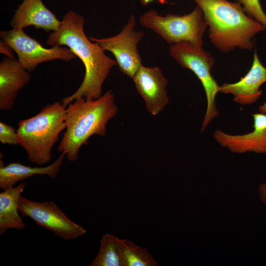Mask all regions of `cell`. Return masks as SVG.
I'll list each match as a JSON object with an SVG mask.
<instances>
[{"label": "cell", "mask_w": 266, "mask_h": 266, "mask_svg": "<svg viewBox=\"0 0 266 266\" xmlns=\"http://www.w3.org/2000/svg\"><path fill=\"white\" fill-rule=\"evenodd\" d=\"M84 23L83 16L69 10L63 16L59 28L49 34L46 41L52 47L67 46L85 66V75L80 87L62 100L65 106L81 97L87 100L100 97L103 82L111 68L117 65L116 60L107 56L98 43L88 38L84 31Z\"/></svg>", "instance_id": "cell-1"}, {"label": "cell", "mask_w": 266, "mask_h": 266, "mask_svg": "<svg viewBox=\"0 0 266 266\" xmlns=\"http://www.w3.org/2000/svg\"><path fill=\"white\" fill-rule=\"evenodd\" d=\"M201 9L211 42L224 53L236 48L250 51L252 38L264 27L249 17L238 2L227 0H193Z\"/></svg>", "instance_id": "cell-2"}, {"label": "cell", "mask_w": 266, "mask_h": 266, "mask_svg": "<svg viewBox=\"0 0 266 266\" xmlns=\"http://www.w3.org/2000/svg\"><path fill=\"white\" fill-rule=\"evenodd\" d=\"M118 111L112 90L96 99L81 97L74 100L66 108V131L58 151L66 154L69 161H76L80 147L87 144L92 135L105 136L106 125Z\"/></svg>", "instance_id": "cell-3"}, {"label": "cell", "mask_w": 266, "mask_h": 266, "mask_svg": "<svg viewBox=\"0 0 266 266\" xmlns=\"http://www.w3.org/2000/svg\"><path fill=\"white\" fill-rule=\"evenodd\" d=\"M66 106L55 101L43 107L36 115L20 120L17 130L18 144L33 163L42 165L51 160V150L66 129Z\"/></svg>", "instance_id": "cell-4"}, {"label": "cell", "mask_w": 266, "mask_h": 266, "mask_svg": "<svg viewBox=\"0 0 266 266\" xmlns=\"http://www.w3.org/2000/svg\"><path fill=\"white\" fill-rule=\"evenodd\" d=\"M139 21L142 26L152 30L171 45L188 42L202 46L207 27L198 5L190 13L182 16L167 14L164 16L150 9L140 16Z\"/></svg>", "instance_id": "cell-5"}, {"label": "cell", "mask_w": 266, "mask_h": 266, "mask_svg": "<svg viewBox=\"0 0 266 266\" xmlns=\"http://www.w3.org/2000/svg\"><path fill=\"white\" fill-rule=\"evenodd\" d=\"M170 56L184 68L191 70L200 81L207 101L206 109L202 122L201 132L219 114L216 107V97L220 92V86L212 76L211 71L214 65L211 54L202 46L188 42L171 44L168 49Z\"/></svg>", "instance_id": "cell-6"}, {"label": "cell", "mask_w": 266, "mask_h": 266, "mask_svg": "<svg viewBox=\"0 0 266 266\" xmlns=\"http://www.w3.org/2000/svg\"><path fill=\"white\" fill-rule=\"evenodd\" d=\"M0 36L2 41L16 53L19 63L28 71L34 70L42 63L55 60L69 62L76 57L69 48L59 46L44 47L38 41L27 35L23 29L1 31Z\"/></svg>", "instance_id": "cell-7"}, {"label": "cell", "mask_w": 266, "mask_h": 266, "mask_svg": "<svg viewBox=\"0 0 266 266\" xmlns=\"http://www.w3.org/2000/svg\"><path fill=\"white\" fill-rule=\"evenodd\" d=\"M135 17L131 15L122 31L116 35L101 38L90 37L104 50L110 52L115 57L119 70L133 78L142 65L137 45L144 35L141 31H134Z\"/></svg>", "instance_id": "cell-8"}, {"label": "cell", "mask_w": 266, "mask_h": 266, "mask_svg": "<svg viewBox=\"0 0 266 266\" xmlns=\"http://www.w3.org/2000/svg\"><path fill=\"white\" fill-rule=\"evenodd\" d=\"M18 207L22 217L31 218L65 240L77 238L86 233L85 229L70 220L52 201L36 202L21 196Z\"/></svg>", "instance_id": "cell-9"}, {"label": "cell", "mask_w": 266, "mask_h": 266, "mask_svg": "<svg viewBox=\"0 0 266 266\" xmlns=\"http://www.w3.org/2000/svg\"><path fill=\"white\" fill-rule=\"evenodd\" d=\"M132 79L148 111L155 116L163 111L169 100L166 89L168 80L161 68L142 65Z\"/></svg>", "instance_id": "cell-10"}, {"label": "cell", "mask_w": 266, "mask_h": 266, "mask_svg": "<svg viewBox=\"0 0 266 266\" xmlns=\"http://www.w3.org/2000/svg\"><path fill=\"white\" fill-rule=\"evenodd\" d=\"M254 129L244 134H230L219 129L213 133L215 140L222 147L234 153H266V115H253Z\"/></svg>", "instance_id": "cell-11"}, {"label": "cell", "mask_w": 266, "mask_h": 266, "mask_svg": "<svg viewBox=\"0 0 266 266\" xmlns=\"http://www.w3.org/2000/svg\"><path fill=\"white\" fill-rule=\"evenodd\" d=\"M266 82V67L260 61L255 51L252 65L248 72L237 82L225 83L220 86V92L231 94L235 102L241 104H251L256 102L261 96L260 87Z\"/></svg>", "instance_id": "cell-12"}, {"label": "cell", "mask_w": 266, "mask_h": 266, "mask_svg": "<svg viewBox=\"0 0 266 266\" xmlns=\"http://www.w3.org/2000/svg\"><path fill=\"white\" fill-rule=\"evenodd\" d=\"M14 58L6 57L0 63V109L10 110L19 91L30 81L31 75Z\"/></svg>", "instance_id": "cell-13"}, {"label": "cell", "mask_w": 266, "mask_h": 266, "mask_svg": "<svg viewBox=\"0 0 266 266\" xmlns=\"http://www.w3.org/2000/svg\"><path fill=\"white\" fill-rule=\"evenodd\" d=\"M61 22L42 0H23L15 11L10 25L13 29L33 26L48 33L57 30Z\"/></svg>", "instance_id": "cell-14"}, {"label": "cell", "mask_w": 266, "mask_h": 266, "mask_svg": "<svg viewBox=\"0 0 266 266\" xmlns=\"http://www.w3.org/2000/svg\"><path fill=\"white\" fill-rule=\"evenodd\" d=\"M65 155L62 153L52 164L45 167H32L19 163H10L5 166L0 159V188L4 190L13 187L18 182L34 175H47L55 178L60 170Z\"/></svg>", "instance_id": "cell-15"}, {"label": "cell", "mask_w": 266, "mask_h": 266, "mask_svg": "<svg viewBox=\"0 0 266 266\" xmlns=\"http://www.w3.org/2000/svg\"><path fill=\"white\" fill-rule=\"evenodd\" d=\"M26 186V182L3 190L0 193V234L8 229L20 230L26 225L20 216L19 201Z\"/></svg>", "instance_id": "cell-16"}, {"label": "cell", "mask_w": 266, "mask_h": 266, "mask_svg": "<svg viewBox=\"0 0 266 266\" xmlns=\"http://www.w3.org/2000/svg\"><path fill=\"white\" fill-rule=\"evenodd\" d=\"M91 266H125L120 239L105 233L100 240L99 251Z\"/></svg>", "instance_id": "cell-17"}, {"label": "cell", "mask_w": 266, "mask_h": 266, "mask_svg": "<svg viewBox=\"0 0 266 266\" xmlns=\"http://www.w3.org/2000/svg\"><path fill=\"white\" fill-rule=\"evenodd\" d=\"M125 266H156L157 262L146 248L127 239H120Z\"/></svg>", "instance_id": "cell-18"}, {"label": "cell", "mask_w": 266, "mask_h": 266, "mask_svg": "<svg viewBox=\"0 0 266 266\" xmlns=\"http://www.w3.org/2000/svg\"><path fill=\"white\" fill-rule=\"evenodd\" d=\"M240 3L246 14L260 23L266 30V14L259 0H235Z\"/></svg>", "instance_id": "cell-19"}, {"label": "cell", "mask_w": 266, "mask_h": 266, "mask_svg": "<svg viewBox=\"0 0 266 266\" xmlns=\"http://www.w3.org/2000/svg\"><path fill=\"white\" fill-rule=\"evenodd\" d=\"M0 142L3 144L18 145L17 130L12 126L0 121Z\"/></svg>", "instance_id": "cell-20"}, {"label": "cell", "mask_w": 266, "mask_h": 266, "mask_svg": "<svg viewBox=\"0 0 266 266\" xmlns=\"http://www.w3.org/2000/svg\"><path fill=\"white\" fill-rule=\"evenodd\" d=\"M0 53L5 54L7 57L14 58L13 55V50L3 41L0 42Z\"/></svg>", "instance_id": "cell-21"}, {"label": "cell", "mask_w": 266, "mask_h": 266, "mask_svg": "<svg viewBox=\"0 0 266 266\" xmlns=\"http://www.w3.org/2000/svg\"><path fill=\"white\" fill-rule=\"evenodd\" d=\"M260 199L266 206V183L261 184L258 189Z\"/></svg>", "instance_id": "cell-22"}, {"label": "cell", "mask_w": 266, "mask_h": 266, "mask_svg": "<svg viewBox=\"0 0 266 266\" xmlns=\"http://www.w3.org/2000/svg\"><path fill=\"white\" fill-rule=\"evenodd\" d=\"M259 108L260 112L266 115V102L264 103L263 104L260 105Z\"/></svg>", "instance_id": "cell-23"}]
</instances>
